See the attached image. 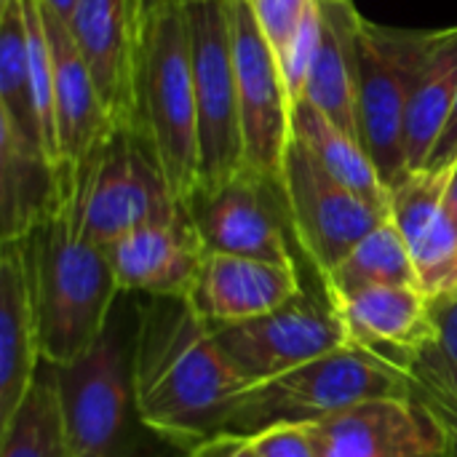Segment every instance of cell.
Returning a JSON list of instances; mask_svg holds the SVG:
<instances>
[{
    "label": "cell",
    "instance_id": "obj_26",
    "mask_svg": "<svg viewBox=\"0 0 457 457\" xmlns=\"http://www.w3.org/2000/svg\"><path fill=\"white\" fill-rule=\"evenodd\" d=\"M0 457H72L51 364L43 361L27 399L11 423L0 428Z\"/></svg>",
    "mask_w": 457,
    "mask_h": 457
},
{
    "label": "cell",
    "instance_id": "obj_24",
    "mask_svg": "<svg viewBox=\"0 0 457 457\" xmlns=\"http://www.w3.org/2000/svg\"><path fill=\"white\" fill-rule=\"evenodd\" d=\"M292 137L305 145V150L343 185H348L353 193L367 198L370 204L388 212V187L380 179L370 153L364 145L335 126L327 115H321L313 104L300 99L292 112ZM391 214V212H388Z\"/></svg>",
    "mask_w": 457,
    "mask_h": 457
},
{
    "label": "cell",
    "instance_id": "obj_9",
    "mask_svg": "<svg viewBox=\"0 0 457 457\" xmlns=\"http://www.w3.org/2000/svg\"><path fill=\"white\" fill-rule=\"evenodd\" d=\"M206 254H236L295 265V230L281 177L241 169L217 187H198L182 204Z\"/></svg>",
    "mask_w": 457,
    "mask_h": 457
},
{
    "label": "cell",
    "instance_id": "obj_23",
    "mask_svg": "<svg viewBox=\"0 0 457 457\" xmlns=\"http://www.w3.org/2000/svg\"><path fill=\"white\" fill-rule=\"evenodd\" d=\"M457 102V27L439 29L428 51L404 123L407 171H423L445 134V126Z\"/></svg>",
    "mask_w": 457,
    "mask_h": 457
},
{
    "label": "cell",
    "instance_id": "obj_21",
    "mask_svg": "<svg viewBox=\"0 0 457 457\" xmlns=\"http://www.w3.org/2000/svg\"><path fill=\"white\" fill-rule=\"evenodd\" d=\"M43 367L29 268L21 241L0 249V428L11 423Z\"/></svg>",
    "mask_w": 457,
    "mask_h": 457
},
{
    "label": "cell",
    "instance_id": "obj_3",
    "mask_svg": "<svg viewBox=\"0 0 457 457\" xmlns=\"http://www.w3.org/2000/svg\"><path fill=\"white\" fill-rule=\"evenodd\" d=\"M129 129L147 145L182 206L198 187V107L185 8H163L137 32Z\"/></svg>",
    "mask_w": 457,
    "mask_h": 457
},
{
    "label": "cell",
    "instance_id": "obj_1",
    "mask_svg": "<svg viewBox=\"0 0 457 457\" xmlns=\"http://www.w3.org/2000/svg\"><path fill=\"white\" fill-rule=\"evenodd\" d=\"M134 402L142 428L193 450L222 434L246 383L214 345L187 297L134 295Z\"/></svg>",
    "mask_w": 457,
    "mask_h": 457
},
{
    "label": "cell",
    "instance_id": "obj_7",
    "mask_svg": "<svg viewBox=\"0 0 457 457\" xmlns=\"http://www.w3.org/2000/svg\"><path fill=\"white\" fill-rule=\"evenodd\" d=\"M439 29L383 27L361 16L356 32L359 139L391 190L407 171L404 123L420 67Z\"/></svg>",
    "mask_w": 457,
    "mask_h": 457
},
{
    "label": "cell",
    "instance_id": "obj_29",
    "mask_svg": "<svg viewBox=\"0 0 457 457\" xmlns=\"http://www.w3.org/2000/svg\"><path fill=\"white\" fill-rule=\"evenodd\" d=\"M319 35H321V13H319V3H316L308 11V16L303 19V24L297 27V32L289 37V43L276 54L295 104L303 99L305 80H308V72H311V64H313L316 48H319Z\"/></svg>",
    "mask_w": 457,
    "mask_h": 457
},
{
    "label": "cell",
    "instance_id": "obj_27",
    "mask_svg": "<svg viewBox=\"0 0 457 457\" xmlns=\"http://www.w3.org/2000/svg\"><path fill=\"white\" fill-rule=\"evenodd\" d=\"M0 118L32 142L43 145L21 0L0 3Z\"/></svg>",
    "mask_w": 457,
    "mask_h": 457
},
{
    "label": "cell",
    "instance_id": "obj_5",
    "mask_svg": "<svg viewBox=\"0 0 457 457\" xmlns=\"http://www.w3.org/2000/svg\"><path fill=\"white\" fill-rule=\"evenodd\" d=\"M134 295H120L102 337L75 361L56 370L64 434L72 457H131L134 402Z\"/></svg>",
    "mask_w": 457,
    "mask_h": 457
},
{
    "label": "cell",
    "instance_id": "obj_18",
    "mask_svg": "<svg viewBox=\"0 0 457 457\" xmlns=\"http://www.w3.org/2000/svg\"><path fill=\"white\" fill-rule=\"evenodd\" d=\"M70 195V171L0 118V244L21 241Z\"/></svg>",
    "mask_w": 457,
    "mask_h": 457
},
{
    "label": "cell",
    "instance_id": "obj_14",
    "mask_svg": "<svg viewBox=\"0 0 457 457\" xmlns=\"http://www.w3.org/2000/svg\"><path fill=\"white\" fill-rule=\"evenodd\" d=\"M447 177L450 171H410L388 190L391 222L410 249L418 289L434 308L457 297V225L445 206Z\"/></svg>",
    "mask_w": 457,
    "mask_h": 457
},
{
    "label": "cell",
    "instance_id": "obj_37",
    "mask_svg": "<svg viewBox=\"0 0 457 457\" xmlns=\"http://www.w3.org/2000/svg\"><path fill=\"white\" fill-rule=\"evenodd\" d=\"M75 3H78V0H40V5L48 8L51 13H56L59 19H67Z\"/></svg>",
    "mask_w": 457,
    "mask_h": 457
},
{
    "label": "cell",
    "instance_id": "obj_4",
    "mask_svg": "<svg viewBox=\"0 0 457 457\" xmlns=\"http://www.w3.org/2000/svg\"><path fill=\"white\" fill-rule=\"evenodd\" d=\"M383 396H410V375L367 351L343 345L241 391L222 434L254 436L276 426H316Z\"/></svg>",
    "mask_w": 457,
    "mask_h": 457
},
{
    "label": "cell",
    "instance_id": "obj_13",
    "mask_svg": "<svg viewBox=\"0 0 457 457\" xmlns=\"http://www.w3.org/2000/svg\"><path fill=\"white\" fill-rule=\"evenodd\" d=\"M308 431L319 457H450L442 420L412 396L370 399Z\"/></svg>",
    "mask_w": 457,
    "mask_h": 457
},
{
    "label": "cell",
    "instance_id": "obj_17",
    "mask_svg": "<svg viewBox=\"0 0 457 457\" xmlns=\"http://www.w3.org/2000/svg\"><path fill=\"white\" fill-rule=\"evenodd\" d=\"M297 295H303L297 265L204 254L187 300L209 327H225L273 313Z\"/></svg>",
    "mask_w": 457,
    "mask_h": 457
},
{
    "label": "cell",
    "instance_id": "obj_31",
    "mask_svg": "<svg viewBox=\"0 0 457 457\" xmlns=\"http://www.w3.org/2000/svg\"><path fill=\"white\" fill-rule=\"evenodd\" d=\"M249 439L260 457H319L308 426H276Z\"/></svg>",
    "mask_w": 457,
    "mask_h": 457
},
{
    "label": "cell",
    "instance_id": "obj_36",
    "mask_svg": "<svg viewBox=\"0 0 457 457\" xmlns=\"http://www.w3.org/2000/svg\"><path fill=\"white\" fill-rule=\"evenodd\" d=\"M445 206L450 212V217L455 220L457 225V161L450 169V177H447V190H445Z\"/></svg>",
    "mask_w": 457,
    "mask_h": 457
},
{
    "label": "cell",
    "instance_id": "obj_20",
    "mask_svg": "<svg viewBox=\"0 0 457 457\" xmlns=\"http://www.w3.org/2000/svg\"><path fill=\"white\" fill-rule=\"evenodd\" d=\"M40 3V0H37ZM48 40H51V67H54V123H56V145L59 163L75 166L80 163L99 142L118 129L96 91L88 64L83 62L64 19L43 8Z\"/></svg>",
    "mask_w": 457,
    "mask_h": 457
},
{
    "label": "cell",
    "instance_id": "obj_10",
    "mask_svg": "<svg viewBox=\"0 0 457 457\" xmlns=\"http://www.w3.org/2000/svg\"><path fill=\"white\" fill-rule=\"evenodd\" d=\"M281 187L295 241L319 276L329 273L364 236L391 217L335 179L295 137L284 155Z\"/></svg>",
    "mask_w": 457,
    "mask_h": 457
},
{
    "label": "cell",
    "instance_id": "obj_25",
    "mask_svg": "<svg viewBox=\"0 0 457 457\" xmlns=\"http://www.w3.org/2000/svg\"><path fill=\"white\" fill-rule=\"evenodd\" d=\"M321 287L329 303H340L375 287H418L410 249L391 217L324 273Z\"/></svg>",
    "mask_w": 457,
    "mask_h": 457
},
{
    "label": "cell",
    "instance_id": "obj_19",
    "mask_svg": "<svg viewBox=\"0 0 457 457\" xmlns=\"http://www.w3.org/2000/svg\"><path fill=\"white\" fill-rule=\"evenodd\" d=\"M115 126L131 120L137 27L129 0H78L64 19Z\"/></svg>",
    "mask_w": 457,
    "mask_h": 457
},
{
    "label": "cell",
    "instance_id": "obj_8",
    "mask_svg": "<svg viewBox=\"0 0 457 457\" xmlns=\"http://www.w3.org/2000/svg\"><path fill=\"white\" fill-rule=\"evenodd\" d=\"M185 21L198 107V187H217L244 169L228 0L187 3Z\"/></svg>",
    "mask_w": 457,
    "mask_h": 457
},
{
    "label": "cell",
    "instance_id": "obj_15",
    "mask_svg": "<svg viewBox=\"0 0 457 457\" xmlns=\"http://www.w3.org/2000/svg\"><path fill=\"white\" fill-rule=\"evenodd\" d=\"M345 345L367 351L410 375L436 337L434 305L418 287H375L332 303Z\"/></svg>",
    "mask_w": 457,
    "mask_h": 457
},
{
    "label": "cell",
    "instance_id": "obj_38",
    "mask_svg": "<svg viewBox=\"0 0 457 457\" xmlns=\"http://www.w3.org/2000/svg\"><path fill=\"white\" fill-rule=\"evenodd\" d=\"M0 3H5V0H0Z\"/></svg>",
    "mask_w": 457,
    "mask_h": 457
},
{
    "label": "cell",
    "instance_id": "obj_2",
    "mask_svg": "<svg viewBox=\"0 0 457 457\" xmlns=\"http://www.w3.org/2000/svg\"><path fill=\"white\" fill-rule=\"evenodd\" d=\"M21 246L29 268L40 356L51 367H64L102 337L123 292L107 249L80 230L70 195L48 222L21 238Z\"/></svg>",
    "mask_w": 457,
    "mask_h": 457
},
{
    "label": "cell",
    "instance_id": "obj_6",
    "mask_svg": "<svg viewBox=\"0 0 457 457\" xmlns=\"http://www.w3.org/2000/svg\"><path fill=\"white\" fill-rule=\"evenodd\" d=\"M67 171L72 214L80 230L104 249L142 225L182 212L158 161L129 126L112 129L104 142Z\"/></svg>",
    "mask_w": 457,
    "mask_h": 457
},
{
    "label": "cell",
    "instance_id": "obj_12",
    "mask_svg": "<svg viewBox=\"0 0 457 457\" xmlns=\"http://www.w3.org/2000/svg\"><path fill=\"white\" fill-rule=\"evenodd\" d=\"M228 16L238 80L244 169L281 177L284 155L292 142V94L249 0H228Z\"/></svg>",
    "mask_w": 457,
    "mask_h": 457
},
{
    "label": "cell",
    "instance_id": "obj_16",
    "mask_svg": "<svg viewBox=\"0 0 457 457\" xmlns=\"http://www.w3.org/2000/svg\"><path fill=\"white\" fill-rule=\"evenodd\" d=\"M204 254L185 209L171 220L142 225L107 246L120 292L145 297H187Z\"/></svg>",
    "mask_w": 457,
    "mask_h": 457
},
{
    "label": "cell",
    "instance_id": "obj_28",
    "mask_svg": "<svg viewBox=\"0 0 457 457\" xmlns=\"http://www.w3.org/2000/svg\"><path fill=\"white\" fill-rule=\"evenodd\" d=\"M436 337L410 370V396L431 412L457 410V297L436 305Z\"/></svg>",
    "mask_w": 457,
    "mask_h": 457
},
{
    "label": "cell",
    "instance_id": "obj_32",
    "mask_svg": "<svg viewBox=\"0 0 457 457\" xmlns=\"http://www.w3.org/2000/svg\"><path fill=\"white\" fill-rule=\"evenodd\" d=\"M187 457H260L252 447L249 436H236V434H217L193 450H187Z\"/></svg>",
    "mask_w": 457,
    "mask_h": 457
},
{
    "label": "cell",
    "instance_id": "obj_35",
    "mask_svg": "<svg viewBox=\"0 0 457 457\" xmlns=\"http://www.w3.org/2000/svg\"><path fill=\"white\" fill-rule=\"evenodd\" d=\"M445 431H447V439H450V457H457V410H442V412H434Z\"/></svg>",
    "mask_w": 457,
    "mask_h": 457
},
{
    "label": "cell",
    "instance_id": "obj_34",
    "mask_svg": "<svg viewBox=\"0 0 457 457\" xmlns=\"http://www.w3.org/2000/svg\"><path fill=\"white\" fill-rule=\"evenodd\" d=\"M187 3H195V0H129L137 32H139V27H142L153 13H158V11H163V8H185Z\"/></svg>",
    "mask_w": 457,
    "mask_h": 457
},
{
    "label": "cell",
    "instance_id": "obj_33",
    "mask_svg": "<svg viewBox=\"0 0 457 457\" xmlns=\"http://www.w3.org/2000/svg\"><path fill=\"white\" fill-rule=\"evenodd\" d=\"M455 161H457V102H455L453 115H450V120H447V126H445V134H442V139H439V145H436V150H434V155H431V161H428V166H426L423 171H450Z\"/></svg>",
    "mask_w": 457,
    "mask_h": 457
},
{
    "label": "cell",
    "instance_id": "obj_22",
    "mask_svg": "<svg viewBox=\"0 0 457 457\" xmlns=\"http://www.w3.org/2000/svg\"><path fill=\"white\" fill-rule=\"evenodd\" d=\"M321 13L319 48L303 99L335 126L359 139V64L356 32L361 13L351 0H316ZM361 142V139H359Z\"/></svg>",
    "mask_w": 457,
    "mask_h": 457
},
{
    "label": "cell",
    "instance_id": "obj_11",
    "mask_svg": "<svg viewBox=\"0 0 457 457\" xmlns=\"http://www.w3.org/2000/svg\"><path fill=\"white\" fill-rule=\"evenodd\" d=\"M214 345L230 370L249 386L273 380L345 345L332 303L308 292L284 308L225 327H212Z\"/></svg>",
    "mask_w": 457,
    "mask_h": 457
},
{
    "label": "cell",
    "instance_id": "obj_30",
    "mask_svg": "<svg viewBox=\"0 0 457 457\" xmlns=\"http://www.w3.org/2000/svg\"><path fill=\"white\" fill-rule=\"evenodd\" d=\"M270 48L278 54L289 37L297 32L308 11L316 5V0H249Z\"/></svg>",
    "mask_w": 457,
    "mask_h": 457
}]
</instances>
